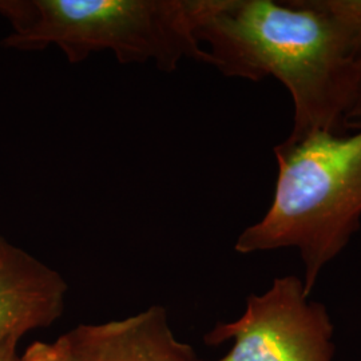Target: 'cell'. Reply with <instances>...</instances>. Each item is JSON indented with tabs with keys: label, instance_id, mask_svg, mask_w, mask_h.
Masks as SVG:
<instances>
[{
	"label": "cell",
	"instance_id": "1",
	"mask_svg": "<svg viewBox=\"0 0 361 361\" xmlns=\"http://www.w3.org/2000/svg\"><path fill=\"white\" fill-rule=\"evenodd\" d=\"M195 35L224 75L284 85L290 138L360 131L361 0H200Z\"/></svg>",
	"mask_w": 361,
	"mask_h": 361
},
{
	"label": "cell",
	"instance_id": "2",
	"mask_svg": "<svg viewBox=\"0 0 361 361\" xmlns=\"http://www.w3.org/2000/svg\"><path fill=\"white\" fill-rule=\"evenodd\" d=\"M279 177L271 207L234 249L249 255L297 247L310 296L323 271L361 225V130L312 131L274 147Z\"/></svg>",
	"mask_w": 361,
	"mask_h": 361
},
{
	"label": "cell",
	"instance_id": "3",
	"mask_svg": "<svg viewBox=\"0 0 361 361\" xmlns=\"http://www.w3.org/2000/svg\"><path fill=\"white\" fill-rule=\"evenodd\" d=\"M198 10L200 0H0L11 26L3 46H55L74 65L107 51L122 65L153 63L171 73L185 59L209 65L195 35Z\"/></svg>",
	"mask_w": 361,
	"mask_h": 361
},
{
	"label": "cell",
	"instance_id": "4",
	"mask_svg": "<svg viewBox=\"0 0 361 361\" xmlns=\"http://www.w3.org/2000/svg\"><path fill=\"white\" fill-rule=\"evenodd\" d=\"M332 336L325 307L308 300L302 280L286 276L265 293L247 297L244 314L214 326L205 341H234L219 361H334Z\"/></svg>",
	"mask_w": 361,
	"mask_h": 361
},
{
	"label": "cell",
	"instance_id": "5",
	"mask_svg": "<svg viewBox=\"0 0 361 361\" xmlns=\"http://www.w3.org/2000/svg\"><path fill=\"white\" fill-rule=\"evenodd\" d=\"M58 338L67 361H205L174 336L162 305L121 320L79 324Z\"/></svg>",
	"mask_w": 361,
	"mask_h": 361
},
{
	"label": "cell",
	"instance_id": "6",
	"mask_svg": "<svg viewBox=\"0 0 361 361\" xmlns=\"http://www.w3.org/2000/svg\"><path fill=\"white\" fill-rule=\"evenodd\" d=\"M67 292L59 271L0 237V343L56 323Z\"/></svg>",
	"mask_w": 361,
	"mask_h": 361
},
{
	"label": "cell",
	"instance_id": "7",
	"mask_svg": "<svg viewBox=\"0 0 361 361\" xmlns=\"http://www.w3.org/2000/svg\"><path fill=\"white\" fill-rule=\"evenodd\" d=\"M19 361H67L65 348L59 338L54 343H32Z\"/></svg>",
	"mask_w": 361,
	"mask_h": 361
},
{
	"label": "cell",
	"instance_id": "8",
	"mask_svg": "<svg viewBox=\"0 0 361 361\" xmlns=\"http://www.w3.org/2000/svg\"><path fill=\"white\" fill-rule=\"evenodd\" d=\"M20 337H10L0 343V361H19L20 356L18 355V343Z\"/></svg>",
	"mask_w": 361,
	"mask_h": 361
}]
</instances>
